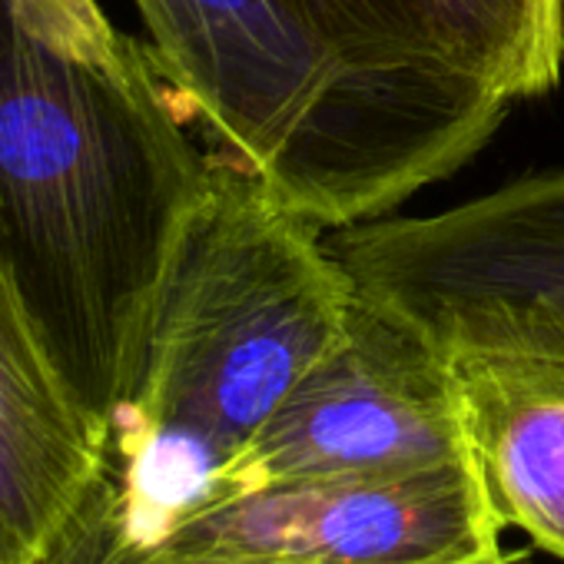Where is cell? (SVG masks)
I'll return each instance as SVG.
<instances>
[{"mask_svg": "<svg viewBox=\"0 0 564 564\" xmlns=\"http://www.w3.org/2000/svg\"><path fill=\"white\" fill-rule=\"evenodd\" d=\"M189 120L100 0H0V259L107 438L213 173Z\"/></svg>", "mask_w": 564, "mask_h": 564, "instance_id": "6da1fadb", "label": "cell"}, {"mask_svg": "<svg viewBox=\"0 0 564 564\" xmlns=\"http://www.w3.org/2000/svg\"><path fill=\"white\" fill-rule=\"evenodd\" d=\"M352 300L323 226L216 156L110 432V468L133 511L163 488L173 508L203 495L333 349Z\"/></svg>", "mask_w": 564, "mask_h": 564, "instance_id": "7a4b0ae2", "label": "cell"}, {"mask_svg": "<svg viewBox=\"0 0 564 564\" xmlns=\"http://www.w3.org/2000/svg\"><path fill=\"white\" fill-rule=\"evenodd\" d=\"M163 74L219 143L316 226L389 213L498 127L389 97L313 47L272 0H133Z\"/></svg>", "mask_w": 564, "mask_h": 564, "instance_id": "3957f363", "label": "cell"}, {"mask_svg": "<svg viewBox=\"0 0 564 564\" xmlns=\"http://www.w3.org/2000/svg\"><path fill=\"white\" fill-rule=\"evenodd\" d=\"M352 290L452 352L564 359V173L326 236Z\"/></svg>", "mask_w": 564, "mask_h": 564, "instance_id": "277c9868", "label": "cell"}, {"mask_svg": "<svg viewBox=\"0 0 564 564\" xmlns=\"http://www.w3.org/2000/svg\"><path fill=\"white\" fill-rule=\"evenodd\" d=\"M183 554L262 564H501V524L468 458L206 495L150 528Z\"/></svg>", "mask_w": 564, "mask_h": 564, "instance_id": "5b68a950", "label": "cell"}, {"mask_svg": "<svg viewBox=\"0 0 564 564\" xmlns=\"http://www.w3.org/2000/svg\"><path fill=\"white\" fill-rule=\"evenodd\" d=\"M455 458L468 455L452 356L405 316L356 293L333 349L196 498Z\"/></svg>", "mask_w": 564, "mask_h": 564, "instance_id": "8992f818", "label": "cell"}, {"mask_svg": "<svg viewBox=\"0 0 564 564\" xmlns=\"http://www.w3.org/2000/svg\"><path fill=\"white\" fill-rule=\"evenodd\" d=\"M356 80L415 107L495 117L551 90L564 0H272Z\"/></svg>", "mask_w": 564, "mask_h": 564, "instance_id": "52a82bcc", "label": "cell"}, {"mask_svg": "<svg viewBox=\"0 0 564 564\" xmlns=\"http://www.w3.org/2000/svg\"><path fill=\"white\" fill-rule=\"evenodd\" d=\"M110 462L0 259V564H34Z\"/></svg>", "mask_w": 564, "mask_h": 564, "instance_id": "ba28073f", "label": "cell"}, {"mask_svg": "<svg viewBox=\"0 0 564 564\" xmlns=\"http://www.w3.org/2000/svg\"><path fill=\"white\" fill-rule=\"evenodd\" d=\"M465 455L501 528L564 561V359L452 352Z\"/></svg>", "mask_w": 564, "mask_h": 564, "instance_id": "9c48e42d", "label": "cell"}, {"mask_svg": "<svg viewBox=\"0 0 564 564\" xmlns=\"http://www.w3.org/2000/svg\"><path fill=\"white\" fill-rule=\"evenodd\" d=\"M34 564H262L239 557L183 554L156 544L133 518L130 498L110 462L70 518L54 531ZM501 564H531L528 551H511Z\"/></svg>", "mask_w": 564, "mask_h": 564, "instance_id": "30bf717a", "label": "cell"}]
</instances>
